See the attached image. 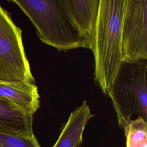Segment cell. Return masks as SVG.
Instances as JSON below:
<instances>
[{
    "mask_svg": "<svg viewBox=\"0 0 147 147\" xmlns=\"http://www.w3.org/2000/svg\"><path fill=\"white\" fill-rule=\"evenodd\" d=\"M125 0H100L90 49L94 56V80L108 95L122 62L121 26Z\"/></svg>",
    "mask_w": 147,
    "mask_h": 147,
    "instance_id": "cell-1",
    "label": "cell"
},
{
    "mask_svg": "<svg viewBox=\"0 0 147 147\" xmlns=\"http://www.w3.org/2000/svg\"><path fill=\"white\" fill-rule=\"evenodd\" d=\"M26 15L40 40L58 51L83 47V41L69 22L61 0H11Z\"/></svg>",
    "mask_w": 147,
    "mask_h": 147,
    "instance_id": "cell-2",
    "label": "cell"
},
{
    "mask_svg": "<svg viewBox=\"0 0 147 147\" xmlns=\"http://www.w3.org/2000/svg\"><path fill=\"white\" fill-rule=\"evenodd\" d=\"M123 130L134 114L147 122V60L122 61L107 95Z\"/></svg>",
    "mask_w": 147,
    "mask_h": 147,
    "instance_id": "cell-3",
    "label": "cell"
},
{
    "mask_svg": "<svg viewBox=\"0 0 147 147\" xmlns=\"http://www.w3.org/2000/svg\"><path fill=\"white\" fill-rule=\"evenodd\" d=\"M0 81L34 83L22 39V30L0 5Z\"/></svg>",
    "mask_w": 147,
    "mask_h": 147,
    "instance_id": "cell-4",
    "label": "cell"
},
{
    "mask_svg": "<svg viewBox=\"0 0 147 147\" xmlns=\"http://www.w3.org/2000/svg\"><path fill=\"white\" fill-rule=\"evenodd\" d=\"M121 34L122 61L147 60V0H125Z\"/></svg>",
    "mask_w": 147,
    "mask_h": 147,
    "instance_id": "cell-5",
    "label": "cell"
},
{
    "mask_svg": "<svg viewBox=\"0 0 147 147\" xmlns=\"http://www.w3.org/2000/svg\"><path fill=\"white\" fill-rule=\"evenodd\" d=\"M72 26L83 41V47L90 49L100 0H61Z\"/></svg>",
    "mask_w": 147,
    "mask_h": 147,
    "instance_id": "cell-6",
    "label": "cell"
},
{
    "mask_svg": "<svg viewBox=\"0 0 147 147\" xmlns=\"http://www.w3.org/2000/svg\"><path fill=\"white\" fill-rule=\"evenodd\" d=\"M38 88L34 83L0 81V99L33 115L40 107Z\"/></svg>",
    "mask_w": 147,
    "mask_h": 147,
    "instance_id": "cell-7",
    "label": "cell"
},
{
    "mask_svg": "<svg viewBox=\"0 0 147 147\" xmlns=\"http://www.w3.org/2000/svg\"><path fill=\"white\" fill-rule=\"evenodd\" d=\"M93 117L86 100L72 111L52 147H82L84 128Z\"/></svg>",
    "mask_w": 147,
    "mask_h": 147,
    "instance_id": "cell-8",
    "label": "cell"
},
{
    "mask_svg": "<svg viewBox=\"0 0 147 147\" xmlns=\"http://www.w3.org/2000/svg\"><path fill=\"white\" fill-rule=\"evenodd\" d=\"M33 115L0 99V133L32 137Z\"/></svg>",
    "mask_w": 147,
    "mask_h": 147,
    "instance_id": "cell-9",
    "label": "cell"
},
{
    "mask_svg": "<svg viewBox=\"0 0 147 147\" xmlns=\"http://www.w3.org/2000/svg\"><path fill=\"white\" fill-rule=\"evenodd\" d=\"M124 131L126 147H147V122L143 118L131 119Z\"/></svg>",
    "mask_w": 147,
    "mask_h": 147,
    "instance_id": "cell-10",
    "label": "cell"
},
{
    "mask_svg": "<svg viewBox=\"0 0 147 147\" xmlns=\"http://www.w3.org/2000/svg\"><path fill=\"white\" fill-rule=\"evenodd\" d=\"M0 147H41L36 137H24L0 133Z\"/></svg>",
    "mask_w": 147,
    "mask_h": 147,
    "instance_id": "cell-11",
    "label": "cell"
}]
</instances>
